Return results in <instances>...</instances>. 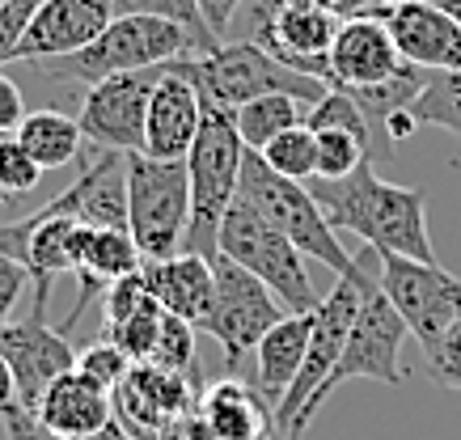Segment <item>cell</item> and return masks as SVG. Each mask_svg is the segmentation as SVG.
<instances>
[{"label":"cell","mask_w":461,"mask_h":440,"mask_svg":"<svg viewBox=\"0 0 461 440\" xmlns=\"http://www.w3.org/2000/svg\"><path fill=\"white\" fill-rule=\"evenodd\" d=\"M305 186L313 191L318 208L335 225V233H356L377 255L436 263L432 238H428V199H423V191L385 183L377 174V161H360L348 178H313Z\"/></svg>","instance_id":"6da1fadb"},{"label":"cell","mask_w":461,"mask_h":440,"mask_svg":"<svg viewBox=\"0 0 461 440\" xmlns=\"http://www.w3.org/2000/svg\"><path fill=\"white\" fill-rule=\"evenodd\" d=\"M178 56H208V51H203V43H199L191 30L169 22V17L119 13L89 47L72 51V56H59V59H39L30 68L51 76V81H72V85L89 89V85H98V81H106V76L157 68V64H169V59H178Z\"/></svg>","instance_id":"7a4b0ae2"},{"label":"cell","mask_w":461,"mask_h":440,"mask_svg":"<svg viewBox=\"0 0 461 440\" xmlns=\"http://www.w3.org/2000/svg\"><path fill=\"white\" fill-rule=\"evenodd\" d=\"M241 157H246V144L238 136L233 111L203 102V123H199V136L191 144V153H186V170H191V225H186L182 250L208 258V263L221 255V225H224V212L238 199Z\"/></svg>","instance_id":"3957f363"},{"label":"cell","mask_w":461,"mask_h":440,"mask_svg":"<svg viewBox=\"0 0 461 440\" xmlns=\"http://www.w3.org/2000/svg\"><path fill=\"white\" fill-rule=\"evenodd\" d=\"M238 199L241 203H250L267 225L280 229L284 238H288L305 258H318L321 267H330L335 275L356 271V258L348 255V246L339 242L335 225H330L326 212L318 208L313 191H309L305 183H293V178L276 174L263 157L250 153V148H246V157H241Z\"/></svg>","instance_id":"277c9868"},{"label":"cell","mask_w":461,"mask_h":440,"mask_svg":"<svg viewBox=\"0 0 461 440\" xmlns=\"http://www.w3.org/2000/svg\"><path fill=\"white\" fill-rule=\"evenodd\" d=\"M360 263V258H356ZM364 267V263H360ZM368 271V267H364ZM402 339H411V330L406 322L398 318V310L390 305V297L381 292L377 275L368 271V284H364V305H360V318H356V327H351L348 343H343V355H339L335 373L321 382V390L305 402V411L296 415L293 432L288 440H301L309 424H313V415L321 411V402L335 394L339 385L348 382H381V385H402L406 373H402Z\"/></svg>","instance_id":"5b68a950"},{"label":"cell","mask_w":461,"mask_h":440,"mask_svg":"<svg viewBox=\"0 0 461 440\" xmlns=\"http://www.w3.org/2000/svg\"><path fill=\"white\" fill-rule=\"evenodd\" d=\"M191 81H195L199 98L212 102V106H224V111H238V106L267 98V94H288V98L309 102V106L330 94L326 81L305 76L296 68H284L280 59L263 51L254 39L221 43L208 56H195L191 59Z\"/></svg>","instance_id":"8992f818"},{"label":"cell","mask_w":461,"mask_h":440,"mask_svg":"<svg viewBox=\"0 0 461 440\" xmlns=\"http://www.w3.org/2000/svg\"><path fill=\"white\" fill-rule=\"evenodd\" d=\"M191 225V170L186 161L127 157V233L144 258L178 255Z\"/></svg>","instance_id":"52a82bcc"},{"label":"cell","mask_w":461,"mask_h":440,"mask_svg":"<svg viewBox=\"0 0 461 440\" xmlns=\"http://www.w3.org/2000/svg\"><path fill=\"white\" fill-rule=\"evenodd\" d=\"M221 255L233 258V263L246 267L250 275H258V280L280 297V305L288 313H313L321 305L318 288L309 280L305 255H301L276 225H267L250 203H241V199H233V208L224 212Z\"/></svg>","instance_id":"ba28073f"},{"label":"cell","mask_w":461,"mask_h":440,"mask_svg":"<svg viewBox=\"0 0 461 440\" xmlns=\"http://www.w3.org/2000/svg\"><path fill=\"white\" fill-rule=\"evenodd\" d=\"M360 263L377 275L381 292L390 297V305L406 322L411 339H420V347L436 343L461 318V280L448 275L445 267L423 263V258L377 255L373 246L360 255Z\"/></svg>","instance_id":"9c48e42d"},{"label":"cell","mask_w":461,"mask_h":440,"mask_svg":"<svg viewBox=\"0 0 461 440\" xmlns=\"http://www.w3.org/2000/svg\"><path fill=\"white\" fill-rule=\"evenodd\" d=\"M364 284H368V271L356 263V271L339 275L335 288L321 297V305L313 310V327H309V347H305V364L296 373V382L288 385V394L280 398L276 407V432L280 440H288L296 415L305 411V402L321 390V382L335 373L339 355H343V343H348L356 318H360L364 305Z\"/></svg>","instance_id":"30bf717a"},{"label":"cell","mask_w":461,"mask_h":440,"mask_svg":"<svg viewBox=\"0 0 461 440\" xmlns=\"http://www.w3.org/2000/svg\"><path fill=\"white\" fill-rule=\"evenodd\" d=\"M212 280H216V292H212V310L199 330L221 343L224 364L238 369L246 355H254L258 339L288 310H284L280 297L258 275H250L246 267H238L233 258H224V255L212 258Z\"/></svg>","instance_id":"8fae6325"},{"label":"cell","mask_w":461,"mask_h":440,"mask_svg":"<svg viewBox=\"0 0 461 440\" xmlns=\"http://www.w3.org/2000/svg\"><path fill=\"white\" fill-rule=\"evenodd\" d=\"M166 64L140 72H119L98 85L85 89L77 123L89 148H111V153H144V123H149V98L161 81Z\"/></svg>","instance_id":"7c38bea8"},{"label":"cell","mask_w":461,"mask_h":440,"mask_svg":"<svg viewBox=\"0 0 461 440\" xmlns=\"http://www.w3.org/2000/svg\"><path fill=\"white\" fill-rule=\"evenodd\" d=\"M258 34L254 43L271 51L284 68L318 76L330 85V47L339 34V17L309 0H254Z\"/></svg>","instance_id":"4fadbf2b"},{"label":"cell","mask_w":461,"mask_h":440,"mask_svg":"<svg viewBox=\"0 0 461 440\" xmlns=\"http://www.w3.org/2000/svg\"><path fill=\"white\" fill-rule=\"evenodd\" d=\"M191 59L195 56L169 59L157 81L153 98H149V123H144V157L186 161L195 144L199 123H203V98L191 81Z\"/></svg>","instance_id":"5bb4252c"},{"label":"cell","mask_w":461,"mask_h":440,"mask_svg":"<svg viewBox=\"0 0 461 440\" xmlns=\"http://www.w3.org/2000/svg\"><path fill=\"white\" fill-rule=\"evenodd\" d=\"M0 355L9 360V369L17 377V402L30 411L51 390V382L77 369V352H72L68 335L59 327H47L39 313H30L26 322L0 327Z\"/></svg>","instance_id":"9a60e30c"},{"label":"cell","mask_w":461,"mask_h":440,"mask_svg":"<svg viewBox=\"0 0 461 440\" xmlns=\"http://www.w3.org/2000/svg\"><path fill=\"white\" fill-rule=\"evenodd\" d=\"M111 22V0H39L26 26V39H22V51H17V64L72 56V51L94 43Z\"/></svg>","instance_id":"2e32d148"},{"label":"cell","mask_w":461,"mask_h":440,"mask_svg":"<svg viewBox=\"0 0 461 440\" xmlns=\"http://www.w3.org/2000/svg\"><path fill=\"white\" fill-rule=\"evenodd\" d=\"M390 26L393 43L402 51L406 64L423 72H457L461 68V22L448 13L445 4L432 0H406L381 9Z\"/></svg>","instance_id":"e0dca14e"},{"label":"cell","mask_w":461,"mask_h":440,"mask_svg":"<svg viewBox=\"0 0 461 440\" xmlns=\"http://www.w3.org/2000/svg\"><path fill=\"white\" fill-rule=\"evenodd\" d=\"M402 68H406V59L381 13L339 22L335 47H330V89L377 85V81L398 76Z\"/></svg>","instance_id":"ac0fdd59"},{"label":"cell","mask_w":461,"mask_h":440,"mask_svg":"<svg viewBox=\"0 0 461 440\" xmlns=\"http://www.w3.org/2000/svg\"><path fill=\"white\" fill-rule=\"evenodd\" d=\"M140 275L161 310L186 318L191 327H203V318L212 310V292H216L208 258L191 255V250H178L169 258H144Z\"/></svg>","instance_id":"d6986e66"},{"label":"cell","mask_w":461,"mask_h":440,"mask_svg":"<svg viewBox=\"0 0 461 440\" xmlns=\"http://www.w3.org/2000/svg\"><path fill=\"white\" fill-rule=\"evenodd\" d=\"M34 415H39L56 436L85 440V436H94V432H102V427L114 419V402L102 385H94L85 373L72 369V373H64L59 382H51V390L39 398Z\"/></svg>","instance_id":"ffe728a7"},{"label":"cell","mask_w":461,"mask_h":440,"mask_svg":"<svg viewBox=\"0 0 461 440\" xmlns=\"http://www.w3.org/2000/svg\"><path fill=\"white\" fill-rule=\"evenodd\" d=\"M140 267H144V250L136 246V238H131L127 229L89 225L85 250H81V267H77V275H81V297H77V310L64 318L59 330L68 335V327L85 313L89 301L98 297V292H106L111 284H119V280H127V275H136Z\"/></svg>","instance_id":"44dd1931"},{"label":"cell","mask_w":461,"mask_h":440,"mask_svg":"<svg viewBox=\"0 0 461 440\" xmlns=\"http://www.w3.org/2000/svg\"><path fill=\"white\" fill-rule=\"evenodd\" d=\"M309 327H313V313H284L254 347V377H258L263 402L271 407V419H276L280 398L288 394V385L296 382V373L305 364Z\"/></svg>","instance_id":"7402d4cb"},{"label":"cell","mask_w":461,"mask_h":440,"mask_svg":"<svg viewBox=\"0 0 461 440\" xmlns=\"http://www.w3.org/2000/svg\"><path fill=\"white\" fill-rule=\"evenodd\" d=\"M195 411L212 427L216 440H250L258 432H267V427H276L263 394L254 385L238 382V377H221V382L203 385Z\"/></svg>","instance_id":"603a6c76"},{"label":"cell","mask_w":461,"mask_h":440,"mask_svg":"<svg viewBox=\"0 0 461 440\" xmlns=\"http://www.w3.org/2000/svg\"><path fill=\"white\" fill-rule=\"evenodd\" d=\"M22 148H26L34 161H39L42 170H64L72 166L77 157H81V123L64 111H34L22 119V128L14 131Z\"/></svg>","instance_id":"cb8c5ba5"},{"label":"cell","mask_w":461,"mask_h":440,"mask_svg":"<svg viewBox=\"0 0 461 440\" xmlns=\"http://www.w3.org/2000/svg\"><path fill=\"white\" fill-rule=\"evenodd\" d=\"M305 106L309 102H296L288 94H267V98H254L246 106L233 111V123H238V136L250 153H263L267 144L284 136L288 128L305 123Z\"/></svg>","instance_id":"d4e9b609"},{"label":"cell","mask_w":461,"mask_h":440,"mask_svg":"<svg viewBox=\"0 0 461 440\" xmlns=\"http://www.w3.org/2000/svg\"><path fill=\"white\" fill-rule=\"evenodd\" d=\"M161 318H166V310H161L153 301V292H149L136 310L102 322V339L114 343V347H123V352L131 355V364H144V360H153L157 335H161Z\"/></svg>","instance_id":"484cf974"},{"label":"cell","mask_w":461,"mask_h":440,"mask_svg":"<svg viewBox=\"0 0 461 440\" xmlns=\"http://www.w3.org/2000/svg\"><path fill=\"white\" fill-rule=\"evenodd\" d=\"M411 114L420 119V128H440L461 136V68L428 72V85L411 102Z\"/></svg>","instance_id":"4316f807"},{"label":"cell","mask_w":461,"mask_h":440,"mask_svg":"<svg viewBox=\"0 0 461 440\" xmlns=\"http://www.w3.org/2000/svg\"><path fill=\"white\" fill-rule=\"evenodd\" d=\"M258 157H263L276 174L293 178V183H313V178H318V136H313L309 123H296V128H288L284 136H276Z\"/></svg>","instance_id":"83f0119b"},{"label":"cell","mask_w":461,"mask_h":440,"mask_svg":"<svg viewBox=\"0 0 461 440\" xmlns=\"http://www.w3.org/2000/svg\"><path fill=\"white\" fill-rule=\"evenodd\" d=\"M305 123L313 131H351L356 140L368 144V153H373V161H377V136H373V128H368L364 111L356 106V98L343 94V89H330L321 102H313L309 114H305Z\"/></svg>","instance_id":"f1b7e54d"},{"label":"cell","mask_w":461,"mask_h":440,"mask_svg":"<svg viewBox=\"0 0 461 440\" xmlns=\"http://www.w3.org/2000/svg\"><path fill=\"white\" fill-rule=\"evenodd\" d=\"M111 4H114V17L119 13L169 17V22H178V26L191 30L199 43H203V51H216V47H221V39L212 34L208 22H203V13H199V0H111Z\"/></svg>","instance_id":"f546056e"},{"label":"cell","mask_w":461,"mask_h":440,"mask_svg":"<svg viewBox=\"0 0 461 440\" xmlns=\"http://www.w3.org/2000/svg\"><path fill=\"white\" fill-rule=\"evenodd\" d=\"M42 166L22 148L17 136H0V203L30 195L42 183Z\"/></svg>","instance_id":"4dcf8cb0"},{"label":"cell","mask_w":461,"mask_h":440,"mask_svg":"<svg viewBox=\"0 0 461 440\" xmlns=\"http://www.w3.org/2000/svg\"><path fill=\"white\" fill-rule=\"evenodd\" d=\"M318 136V178H348L360 161H373L368 144L351 131H313Z\"/></svg>","instance_id":"1f68e13d"},{"label":"cell","mask_w":461,"mask_h":440,"mask_svg":"<svg viewBox=\"0 0 461 440\" xmlns=\"http://www.w3.org/2000/svg\"><path fill=\"white\" fill-rule=\"evenodd\" d=\"M136 369L131 364V355L123 352V347H114V343L98 339L94 347H85V352H77V373H85L94 385H102L106 394H114L119 385L127 382V373Z\"/></svg>","instance_id":"d6a6232c"},{"label":"cell","mask_w":461,"mask_h":440,"mask_svg":"<svg viewBox=\"0 0 461 440\" xmlns=\"http://www.w3.org/2000/svg\"><path fill=\"white\" fill-rule=\"evenodd\" d=\"M195 330L186 318L178 313H166L161 318V335H157V347H153V364L161 369H174V373H186L195 364Z\"/></svg>","instance_id":"836d02e7"},{"label":"cell","mask_w":461,"mask_h":440,"mask_svg":"<svg viewBox=\"0 0 461 440\" xmlns=\"http://www.w3.org/2000/svg\"><path fill=\"white\" fill-rule=\"evenodd\" d=\"M420 355H423V369H428V377H432L436 385L461 390V318L436 343L420 347Z\"/></svg>","instance_id":"e575fe53"},{"label":"cell","mask_w":461,"mask_h":440,"mask_svg":"<svg viewBox=\"0 0 461 440\" xmlns=\"http://www.w3.org/2000/svg\"><path fill=\"white\" fill-rule=\"evenodd\" d=\"M34 4H39V0H5V4H0V68H5V64H17L26 26H30V17H34Z\"/></svg>","instance_id":"d590c367"},{"label":"cell","mask_w":461,"mask_h":440,"mask_svg":"<svg viewBox=\"0 0 461 440\" xmlns=\"http://www.w3.org/2000/svg\"><path fill=\"white\" fill-rule=\"evenodd\" d=\"M30 284V271L17 263V258L0 255V327L14 322V310H17V297L26 292Z\"/></svg>","instance_id":"8d00e7d4"},{"label":"cell","mask_w":461,"mask_h":440,"mask_svg":"<svg viewBox=\"0 0 461 440\" xmlns=\"http://www.w3.org/2000/svg\"><path fill=\"white\" fill-rule=\"evenodd\" d=\"M0 419H5V436H9V440H64V436H56L51 427L42 424L30 407H22V402L5 407V411H0Z\"/></svg>","instance_id":"74e56055"},{"label":"cell","mask_w":461,"mask_h":440,"mask_svg":"<svg viewBox=\"0 0 461 440\" xmlns=\"http://www.w3.org/2000/svg\"><path fill=\"white\" fill-rule=\"evenodd\" d=\"M26 119V98H22V85L14 76L0 72V136H14Z\"/></svg>","instance_id":"f35d334b"},{"label":"cell","mask_w":461,"mask_h":440,"mask_svg":"<svg viewBox=\"0 0 461 440\" xmlns=\"http://www.w3.org/2000/svg\"><path fill=\"white\" fill-rule=\"evenodd\" d=\"M241 4H246V0H199V13H203L212 34L221 39V34H229V26H233V17H238Z\"/></svg>","instance_id":"ab89813d"},{"label":"cell","mask_w":461,"mask_h":440,"mask_svg":"<svg viewBox=\"0 0 461 440\" xmlns=\"http://www.w3.org/2000/svg\"><path fill=\"white\" fill-rule=\"evenodd\" d=\"M385 140H411V136H415V131H420V119H415V114H411V106H406V111H393L390 119H385Z\"/></svg>","instance_id":"60d3db41"},{"label":"cell","mask_w":461,"mask_h":440,"mask_svg":"<svg viewBox=\"0 0 461 440\" xmlns=\"http://www.w3.org/2000/svg\"><path fill=\"white\" fill-rule=\"evenodd\" d=\"M14 402H17V377H14V369H9V360L0 355V411L14 407Z\"/></svg>","instance_id":"b9f144b4"},{"label":"cell","mask_w":461,"mask_h":440,"mask_svg":"<svg viewBox=\"0 0 461 440\" xmlns=\"http://www.w3.org/2000/svg\"><path fill=\"white\" fill-rule=\"evenodd\" d=\"M85 440H140L131 427H123L119 419H111V424L102 427V432H94V436H85Z\"/></svg>","instance_id":"7bdbcfd3"},{"label":"cell","mask_w":461,"mask_h":440,"mask_svg":"<svg viewBox=\"0 0 461 440\" xmlns=\"http://www.w3.org/2000/svg\"><path fill=\"white\" fill-rule=\"evenodd\" d=\"M309 4H318V9H330V13H339V4H343V0H309Z\"/></svg>","instance_id":"ee69618b"},{"label":"cell","mask_w":461,"mask_h":440,"mask_svg":"<svg viewBox=\"0 0 461 440\" xmlns=\"http://www.w3.org/2000/svg\"><path fill=\"white\" fill-rule=\"evenodd\" d=\"M250 440H280V432H276V427H267V432H258V436H250Z\"/></svg>","instance_id":"f6af8a7d"},{"label":"cell","mask_w":461,"mask_h":440,"mask_svg":"<svg viewBox=\"0 0 461 440\" xmlns=\"http://www.w3.org/2000/svg\"><path fill=\"white\" fill-rule=\"evenodd\" d=\"M445 9H448V13H453V17H457V22H461V0H448Z\"/></svg>","instance_id":"bcb514c9"},{"label":"cell","mask_w":461,"mask_h":440,"mask_svg":"<svg viewBox=\"0 0 461 440\" xmlns=\"http://www.w3.org/2000/svg\"><path fill=\"white\" fill-rule=\"evenodd\" d=\"M381 4H406V0H381Z\"/></svg>","instance_id":"7dc6e473"},{"label":"cell","mask_w":461,"mask_h":440,"mask_svg":"<svg viewBox=\"0 0 461 440\" xmlns=\"http://www.w3.org/2000/svg\"><path fill=\"white\" fill-rule=\"evenodd\" d=\"M432 4H448V0H432Z\"/></svg>","instance_id":"c3c4849f"}]
</instances>
